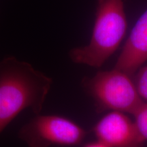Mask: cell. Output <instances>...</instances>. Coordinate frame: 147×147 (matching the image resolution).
Instances as JSON below:
<instances>
[{"mask_svg":"<svg viewBox=\"0 0 147 147\" xmlns=\"http://www.w3.org/2000/svg\"><path fill=\"white\" fill-rule=\"evenodd\" d=\"M53 80L14 57L0 61V134L22 111H42Z\"/></svg>","mask_w":147,"mask_h":147,"instance_id":"6da1fadb","label":"cell"},{"mask_svg":"<svg viewBox=\"0 0 147 147\" xmlns=\"http://www.w3.org/2000/svg\"><path fill=\"white\" fill-rule=\"evenodd\" d=\"M127 27L123 0H97L91 40L87 45L71 49V60L91 67H102L117 50Z\"/></svg>","mask_w":147,"mask_h":147,"instance_id":"7a4b0ae2","label":"cell"},{"mask_svg":"<svg viewBox=\"0 0 147 147\" xmlns=\"http://www.w3.org/2000/svg\"><path fill=\"white\" fill-rule=\"evenodd\" d=\"M82 85L93 99L99 112L111 110L133 115L144 102L132 76L115 68L84 78Z\"/></svg>","mask_w":147,"mask_h":147,"instance_id":"3957f363","label":"cell"},{"mask_svg":"<svg viewBox=\"0 0 147 147\" xmlns=\"http://www.w3.org/2000/svg\"><path fill=\"white\" fill-rule=\"evenodd\" d=\"M87 134L82 127L65 117L38 115L22 127L18 136L29 147L71 146L81 144Z\"/></svg>","mask_w":147,"mask_h":147,"instance_id":"277c9868","label":"cell"},{"mask_svg":"<svg viewBox=\"0 0 147 147\" xmlns=\"http://www.w3.org/2000/svg\"><path fill=\"white\" fill-rule=\"evenodd\" d=\"M97 140L110 147H144L145 141L134 121L120 112L111 111L93 128Z\"/></svg>","mask_w":147,"mask_h":147,"instance_id":"5b68a950","label":"cell"},{"mask_svg":"<svg viewBox=\"0 0 147 147\" xmlns=\"http://www.w3.org/2000/svg\"><path fill=\"white\" fill-rule=\"evenodd\" d=\"M147 61V10L138 20L114 68L133 76Z\"/></svg>","mask_w":147,"mask_h":147,"instance_id":"8992f818","label":"cell"},{"mask_svg":"<svg viewBox=\"0 0 147 147\" xmlns=\"http://www.w3.org/2000/svg\"><path fill=\"white\" fill-rule=\"evenodd\" d=\"M134 123L145 142L147 141V102H143L134 113Z\"/></svg>","mask_w":147,"mask_h":147,"instance_id":"52a82bcc","label":"cell"},{"mask_svg":"<svg viewBox=\"0 0 147 147\" xmlns=\"http://www.w3.org/2000/svg\"><path fill=\"white\" fill-rule=\"evenodd\" d=\"M134 76V82L140 97L147 102V65L140 67Z\"/></svg>","mask_w":147,"mask_h":147,"instance_id":"ba28073f","label":"cell"},{"mask_svg":"<svg viewBox=\"0 0 147 147\" xmlns=\"http://www.w3.org/2000/svg\"><path fill=\"white\" fill-rule=\"evenodd\" d=\"M84 147H110V146H108L107 144H104V142H101V141L97 140V141H95V142H92L85 144L84 146Z\"/></svg>","mask_w":147,"mask_h":147,"instance_id":"9c48e42d","label":"cell"}]
</instances>
